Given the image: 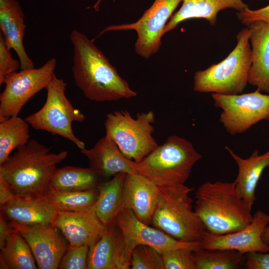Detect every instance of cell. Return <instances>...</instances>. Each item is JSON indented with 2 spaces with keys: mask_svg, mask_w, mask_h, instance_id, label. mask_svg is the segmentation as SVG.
I'll list each match as a JSON object with an SVG mask.
<instances>
[{
  "mask_svg": "<svg viewBox=\"0 0 269 269\" xmlns=\"http://www.w3.org/2000/svg\"><path fill=\"white\" fill-rule=\"evenodd\" d=\"M70 39L73 46L74 80L85 97L102 102L136 96L93 40L76 29L71 31Z\"/></svg>",
  "mask_w": 269,
  "mask_h": 269,
  "instance_id": "obj_1",
  "label": "cell"
},
{
  "mask_svg": "<svg viewBox=\"0 0 269 269\" xmlns=\"http://www.w3.org/2000/svg\"><path fill=\"white\" fill-rule=\"evenodd\" d=\"M67 155L66 150L52 153L43 144L30 139L0 164V175L16 195L41 198L49 190L57 165Z\"/></svg>",
  "mask_w": 269,
  "mask_h": 269,
  "instance_id": "obj_2",
  "label": "cell"
},
{
  "mask_svg": "<svg viewBox=\"0 0 269 269\" xmlns=\"http://www.w3.org/2000/svg\"><path fill=\"white\" fill-rule=\"evenodd\" d=\"M195 197L194 211L211 234L224 235L238 231L253 220V215L236 190L234 181L203 183Z\"/></svg>",
  "mask_w": 269,
  "mask_h": 269,
  "instance_id": "obj_3",
  "label": "cell"
},
{
  "mask_svg": "<svg viewBox=\"0 0 269 269\" xmlns=\"http://www.w3.org/2000/svg\"><path fill=\"white\" fill-rule=\"evenodd\" d=\"M157 186L150 225L180 242H201L207 230L193 210V200L189 194L193 188L185 184Z\"/></svg>",
  "mask_w": 269,
  "mask_h": 269,
  "instance_id": "obj_4",
  "label": "cell"
},
{
  "mask_svg": "<svg viewBox=\"0 0 269 269\" xmlns=\"http://www.w3.org/2000/svg\"><path fill=\"white\" fill-rule=\"evenodd\" d=\"M202 157L191 142L172 135L136 163L135 171L158 186L184 184L193 167Z\"/></svg>",
  "mask_w": 269,
  "mask_h": 269,
  "instance_id": "obj_5",
  "label": "cell"
},
{
  "mask_svg": "<svg viewBox=\"0 0 269 269\" xmlns=\"http://www.w3.org/2000/svg\"><path fill=\"white\" fill-rule=\"evenodd\" d=\"M250 30L247 27L237 35V43L223 60L195 72L193 89L200 93L223 95L242 94L248 83L252 65Z\"/></svg>",
  "mask_w": 269,
  "mask_h": 269,
  "instance_id": "obj_6",
  "label": "cell"
},
{
  "mask_svg": "<svg viewBox=\"0 0 269 269\" xmlns=\"http://www.w3.org/2000/svg\"><path fill=\"white\" fill-rule=\"evenodd\" d=\"M154 122L152 111L138 113L135 118L127 110L114 111L107 115L106 135L127 158L138 163L159 145L152 136Z\"/></svg>",
  "mask_w": 269,
  "mask_h": 269,
  "instance_id": "obj_7",
  "label": "cell"
},
{
  "mask_svg": "<svg viewBox=\"0 0 269 269\" xmlns=\"http://www.w3.org/2000/svg\"><path fill=\"white\" fill-rule=\"evenodd\" d=\"M66 87L67 83L55 74L45 89L47 95L43 106L25 120L33 129L60 135L82 150L85 144L75 135L72 124L74 122L82 123L86 118L66 97Z\"/></svg>",
  "mask_w": 269,
  "mask_h": 269,
  "instance_id": "obj_8",
  "label": "cell"
},
{
  "mask_svg": "<svg viewBox=\"0 0 269 269\" xmlns=\"http://www.w3.org/2000/svg\"><path fill=\"white\" fill-rule=\"evenodd\" d=\"M216 107L222 112L219 121L232 135L242 134L263 120H269V94L259 90L249 93L223 95L212 93Z\"/></svg>",
  "mask_w": 269,
  "mask_h": 269,
  "instance_id": "obj_9",
  "label": "cell"
},
{
  "mask_svg": "<svg viewBox=\"0 0 269 269\" xmlns=\"http://www.w3.org/2000/svg\"><path fill=\"white\" fill-rule=\"evenodd\" d=\"M57 61L52 58L39 68L20 70L6 76L0 95V119L18 116L36 93L46 89L55 74Z\"/></svg>",
  "mask_w": 269,
  "mask_h": 269,
  "instance_id": "obj_10",
  "label": "cell"
},
{
  "mask_svg": "<svg viewBox=\"0 0 269 269\" xmlns=\"http://www.w3.org/2000/svg\"><path fill=\"white\" fill-rule=\"evenodd\" d=\"M182 0H154L136 21L106 27L98 36L109 31L134 30L137 37L134 44L135 52L148 59L156 53L161 45V37L168 20Z\"/></svg>",
  "mask_w": 269,
  "mask_h": 269,
  "instance_id": "obj_11",
  "label": "cell"
},
{
  "mask_svg": "<svg viewBox=\"0 0 269 269\" xmlns=\"http://www.w3.org/2000/svg\"><path fill=\"white\" fill-rule=\"evenodd\" d=\"M125 242L132 252L138 245L150 246L160 254L180 248H187L194 252L202 248L200 242L184 243L176 240L161 230L151 227L140 221L129 209L123 208L116 218Z\"/></svg>",
  "mask_w": 269,
  "mask_h": 269,
  "instance_id": "obj_12",
  "label": "cell"
},
{
  "mask_svg": "<svg viewBox=\"0 0 269 269\" xmlns=\"http://www.w3.org/2000/svg\"><path fill=\"white\" fill-rule=\"evenodd\" d=\"M269 223V214L261 210L253 215L252 222L244 229L224 235H215L207 231L201 241L202 248L208 250H231L243 254L251 252H269V245L262 235Z\"/></svg>",
  "mask_w": 269,
  "mask_h": 269,
  "instance_id": "obj_13",
  "label": "cell"
},
{
  "mask_svg": "<svg viewBox=\"0 0 269 269\" xmlns=\"http://www.w3.org/2000/svg\"><path fill=\"white\" fill-rule=\"evenodd\" d=\"M8 223L28 244L38 269L58 268L68 246L58 233L57 228L51 224L27 226L11 221Z\"/></svg>",
  "mask_w": 269,
  "mask_h": 269,
  "instance_id": "obj_14",
  "label": "cell"
},
{
  "mask_svg": "<svg viewBox=\"0 0 269 269\" xmlns=\"http://www.w3.org/2000/svg\"><path fill=\"white\" fill-rule=\"evenodd\" d=\"M131 255L115 220L90 247L88 269H130Z\"/></svg>",
  "mask_w": 269,
  "mask_h": 269,
  "instance_id": "obj_15",
  "label": "cell"
},
{
  "mask_svg": "<svg viewBox=\"0 0 269 269\" xmlns=\"http://www.w3.org/2000/svg\"><path fill=\"white\" fill-rule=\"evenodd\" d=\"M52 225L59 229L69 245L95 244L106 230L95 212L94 205L85 210L57 212Z\"/></svg>",
  "mask_w": 269,
  "mask_h": 269,
  "instance_id": "obj_16",
  "label": "cell"
},
{
  "mask_svg": "<svg viewBox=\"0 0 269 269\" xmlns=\"http://www.w3.org/2000/svg\"><path fill=\"white\" fill-rule=\"evenodd\" d=\"M158 186L137 173L126 174L123 191V208L131 210L141 222L151 223L156 207Z\"/></svg>",
  "mask_w": 269,
  "mask_h": 269,
  "instance_id": "obj_17",
  "label": "cell"
},
{
  "mask_svg": "<svg viewBox=\"0 0 269 269\" xmlns=\"http://www.w3.org/2000/svg\"><path fill=\"white\" fill-rule=\"evenodd\" d=\"M81 152L87 158L89 167L102 179L109 178L119 173H136V163L127 158L116 142L105 135L93 147L85 148Z\"/></svg>",
  "mask_w": 269,
  "mask_h": 269,
  "instance_id": "obj_18",
  "label": "cell"
},
{
  "mask_svg": "<svg viewBox=\"0 0 269 269\" xmlns=\"http://www.w3.org/2000/svg\"><path fill=\"white\" fill-rule=\"evenodd\" d=\"M247 26L250 30L252 60L248 83L269 94V23L256 21Z\"/></svg>",
  "mask_w": 269,
  "mask_h": 269,
  "instance_id": "obj_19",
  "label": "cell"
},
{
  "mask_svg": "<svg viewBox=\"0 0 269 269\" xmlns=\"http://www.w3.org/2000/svg\"><path fill=\"white\" fill-rule=\"evenodd\" d=\"M225 148L238 165V173L234 181L236 189L247 208L251 211L257 200L255 192L257 184L264 170L269 167V150L260 154L255 149L248 158L244 159L228 146Z\"/></svg>",
  "mask_w": 269,
  "mask_h": 269,
  "instance_id": "obj_20",
  "label": "cell"
},
{
  "mask_svg": "<svg viewBox=\"0 0 269 269\" xmlns=\"http://www.w3.org/2000/svg\"><path fill=\"white\" fill-rule=\"evenodd\" d=\"M0 211L8 221L27 226L52 225L57 212L42 197L17 195L8 203L0 206Z\"/></svg>",
  "mask_w": 269,
  "mask_h": 269,
  "instance_id": "obj_21",
  "label": "cell"
},
{
  "mask_svg": "<svg viewBox=\"0 0 269 269\" xmlns=\"http://www.w3.org/2000/svg\"><path fill=\"white\" fill-rule=\"evenodd\" d=\"M26 27L24 14L17 1L12 0L8 5L0 8L1 33L8 48L15 51L20 62V70L34 68L23 43Z\"/></svg>",
  "mask_w": 269,
  "mask_h": 269,
  "instance_id": "obj_22",
  "label": "cell"
},
{
  "mask_svg": "<svg viewBox=\"0 0 269 269\" xmlns=\"http://www.w3.org/2000/svg\"><path fill=\"white\" fill-rule=\"evenodd\" d=\"M179 9L171 16L163 31V35L176 28L181 22L193 18H202L215 25L219 11L233 8L238 11L248 6L243 0H182Z\"/></svg>",
  "mask_w": 269,
  "mask_h": 269,
  "instance_id": "obj_23",
  "label": "cell"
},
{
  "mask_svg": "<svg viewBox=\"0 0 269 269\" xmlns=\"http://www.w3.org/2000/svg\"><path fill=\"white\" fill-rule=\"evenodd\" d=\"M126 174L119 173L98 186L99 195L94 208L97 216L106 228L116 220L123 208V191Z\"/></svg>",
  "mask_w": 269,
  "mask_h": 269,
  "instance_id": "obj_24",
  "label": "cell"
},
{
  "mask_svg": "<svg viewBox=\"0 0 269 269\" xmlns=\"http://www.w3.org/2000/svg\"><path fill=\"white\" fill-rule=\"evenodd\" d=\"M92 168L65 166L57 168L50 183L49 190L80 191L97 187L102 181Z\"/></svg>",
  "mask_w": 269,
  "mask_h": 269,
  "instance_id": "obj_25",
  "label": "cell"
},
{
  "mask_svg": "<svg viewBox=\"0 0 269 269\" xmlns=\"http://www.w3.org/2000/svg\"><path fill=\"white\" fill-rule=\"evenodd\" d=\"M0 269H36V261L25 239L16 230L10 233L0 248Z\"/></svg>",
  "mask_w": 269,
  "mask_h": 269,
  "instance_id": "obj_26",
  "label": "cell"
},
{
  "mask_svg": "<svg viewBox=\"0 0 269 269\" xmlns=\"http://www.w3.org/2000/svg\"><path fill=\"white\" fill-rule=\"evenodd\" d=\"M29 126L18 116L0 119V164L13 150L28 143Z\"/></svg>",
  "mask_w": 269,
  "mask_h": 269,
  "instance_id": "obj_27",
  "label": "cell"
},
{
  "mask_svg": "<svg viewBox=\"0 0 269 269\" xmlns=\"http://www.w3.org/2000/svg\"><path fill=\"white\" fill-rule=\"evenodd\" d=\"M98 195L97 187L80 191L49 190L42 198L56 212H75L94 206Z\"/></svg>",
  "mask_w": 269,
  "mask_h": 269,
  "instance_id": "obj_28",
  "label": "cell"
},
{
  "mask_svg": "<svg viewBox=\"0 0 269 269\" xmlns=\"http://www.w3.org/2000/svg\"><path fill=\"white\" fill-rule=\"evenodd\" d=\"M197 269H238L244 266L245 256L231 250H208L193 252Z\"/></svg>",
  "mask_w": 269,
  "mask_h": 269,
  "instance_id": "obj_29",
  "label": "cell"
},
{
  "mask_svg": "<svg viewBox=\"0 0 269 269\" xmlns=\"http://www.w3.org/2000/svg\"><path fill=\"white\" fill-rule=\"evenodd\" d=\"M132 269H165L161 254L155 249L138 245L131 255Z\"/></svg>",
  "mask_w": 269,
  "mask_h": 269,
  "instance_id": "obj_30",
  "label": "cell"
},
{
  "mask_svg": "<svg viewBox=\"0 0 269 269\" xmlns=\"http://www.w3.org/2000/svg\"><path fill=\"white\" fill-rule=\"evenodd\" d=\"M193 252L189 248H180L162 252L165 269H197Z\"/></svg>",
  "mask_w": 269,
  "mask_h": 269,
  "instance_id": "obj_31",
  "label": "cell"
},
{
  "mask_svg": "<svg viewBox=\"0 0 269 269\" xmlns=\"http://www.w3.org/2000/svg\"><path fill=\"white\" fill-rule=\"evenodd\" d=\"M90 247L87 245L68 246L59 266V269H88Z\"/></svg>",
  "mask_w": 269,
  "mask_h": 269,
  "instance_id": "obj_32",
  "label": "cell"
},
{
  "mask_svg": "<svg viewBox=\"0 0 269 269\" xmlns=\"http://www.w3.org/2000/svg\"><path fill=\"white\" fill-rule=\"evenodd\" d=\"M9 48L5 44L1 33L0 34V85L4 84L8 75L17 72L20 68L19 60L13 58Z\"/></svg>",
  "mask_w": 269,
  "mask_h": 269,
  "instance_id": "obj_33",
  "label": "cell"
},
{
  "mask_svg": "<svg viewBox=\"0 0 269 269\" xmlns=\"http://www.w3.org/2000/svg\"><path fill=\"white\" fill-rule=\"evenodd\" d=\"M237 15L238 19L244 24L256 21H261L269 23V4L262 8L252 10L249 7L238 11Z\"/></svg>",
  "mask_w": 269,
  "mask_h": 269,
  "instance_id": "obj_34",
  "label": "cell"
},
{
  "mask_svg": "<svg viewBox=\"0 0 269 269\" xmlns=\"http://www.w3.org/2000/svg\"><path fill=\"white\" fill-rule=\"evenodd\" d=\"M268 252L247 253L245 254L244 266L247 269H269V253Z\"/></svg>",
  "mask_w": 269,
  "mask_h": 269,
  "instance_id": "obj_35",
  "label": "cell"
},
{
  "mask_svg": "<svg viewBox=\"0 0 269 269\" xmlns=\"http://www.w3.org/2000/svg\"><path fill=\"white\" fill-rule=\"evenodd\" d=\"M15 196L6 181L0 175V206L11 201Z\"/></svg>",
  "mask_w": 269,
  "mask_h": 269,
  "instance_id": "obj_36",
  "label": "cell"
},
{
  "mask_svg": "<svg viewBox=\"0 0 269 269\" xmlns=\"http://www.w3.org/2000/svg\"><path fill=\"white\" fill-rule=\"evenodd\" d=\"M15 231L4 216L0 213V248L3 246L7 236Z\"/></svg>",
  "mask_w": 269,
  "mask_h": 269,
  "instance_id": "obj_37",
  "label": "cell"
},
{
  "mask_svg": "<svg viewBox=\"0 0 269 269\" xmlns=\"http://www.w3.org/2000/svg\"><path fill=\"white\" fill-rule=\"evenodd\" d=\"M262 237L264 242L267 245H269V225H268L265 229L263 233Z\"/></svg>",
  "mask_w": 269,
  "mask_h": 269,
  "instance_id": "obj_38",
  "label": "cell"
},
{
  "mask_svg": "<svg viewBox=\"0 0 269 269\" xmlns=\"http://www.w3.org/2000/svg\"><path fill=\"white\" fill-rule=\"evenodd\" d=\"M105 0H97L95 4L93 6V7L96 11H99L100 8V5L101 3Z\"/></svg>",
  "mask_w": 269,
  "mask_h": 269,
  "instance_id": "obj_39",
  "label": "cell"
}]
</instances>
